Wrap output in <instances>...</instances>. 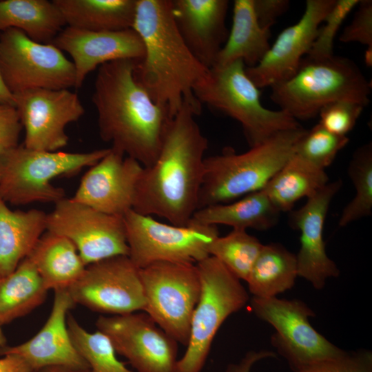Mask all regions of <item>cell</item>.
Instances as JSON below:
<instances>
[{
	"instance_id": "8992f818",
	"label": "cell",
	"mask_w": 372,
	"mask_h": 372,
	"mask_svg": "<svg viewBox=\"0 0 372 372\" xmlns=\"http://www.w3.org/2000/svg\"><path fill=\"white\" fill-rule=\"evenodd\" d=\"M242 61L209 69L207 78L194 91L200 103L235 119L242 126L250 147L282 131L301 125L281 110L261 103L260 89L251 81Z\"/></svg>"
},
{
	"instance_id": "ac0fdd59",
	"label": "cell",
	"mask_w": 372,
	"mask_h": 372,
	"mask_svg": "<svg viewBox=\"0 0 372 372\" xmlns=\"http://www.w3.org/2000/svg\"><path fill=\"white\" fill-rule=\"evenodd\" d=\"M143 168L135 159L110 147L90 167L71 198L101 212L123 216L132 209Z\"/></svg>"
},
{
	"instance_id": "7bdbcfd3",
	"label": "cell",
	"mask_w": 372,
	"mask_h": 372,
	"mask_svg": "<svg viewBox=\"0 0 372 372\" xmlns=\"http://www.w3.org/2000/svg\"><path fill=\"white\" fill-rule=\"evenodd\" d=\"M0 372L33 371L21 357L14 354H6L0 358Z\"/></svg>"
},
{
	"instance_id": "8d00e7d4",
	"label": "cell",
	"mask_w": 372,
	"mask_h": 372,
	"mask_svg": "<svg viewBox=\"0 0 372 372\" xmlns=\"http://www.w3.org/2000/svg\"><path fill=\"white\" fill-rule=\"evenodd\" d=\"M364 107L348 101L332 102L320 110L318 123L331 133L347 136L355 125Z\"/></svg>"
},
{
	"instance_id": "e0dca14e",
	"label": "cell",
	"mask_w": 372,
	"mask_h": 372,
	"mask_svg": "<svg viewBox=\"0 0 372 372\" xmlns=\"http://www.w3.org/2000/svg\"><path fill=\"white\" fill-rule=\"evenodd\" d=\"M335 0H307L304 11L296 23L285 28L262 60L245 68L257 87H272L291 78L308 54L324 19Z\"/></svg>"
},
{
	"instance_id": "2e32d148",
	"label": "cell",
	"mask_w": 372,
	"mask_h": 372,
	"mask_svg": "<svg viewBox=\"0 0 372 372\" xmlns=\"http://www.w3.org/2000/svg\"><path fill=\"white\" fill-rule=\"evenodd\" d=\"M13 97L25 129L23 145L31 149L55 152L65 147L66 126L85 114L79 96L68 89H33Z\"/></svg>"
},
{
	"instance_id": "5bb4252c",
	"label": "cell",
	"mask_w": 372,
	"mask_h": 372,
	"mask_svg": "<svg viewBox=\"0 0 372 372\" xmlns=\"http://www.w3.org/2000/svg\"><path fill=\"white\" fill-rule=\"evenodd\" d=\"M68 291L75 304L110 316L143 311L145 307L140 269L128 256L86 266Z\"/></svg>"
},
{
	"instance_id": "7dc6e473",
	"label": "cell",
	"mask_w": 372,
	"mask_h": 372,
	"mask_svg": "<svg viewBox=\"0 0 372 372\" xmlns=\"http://www.w3.org/2000/svg\"><path fill=\"white\" fill-rule=\"evenodd\" d=\"M364 61L368 67L372 65V48H366L364 53Z\"/></svg>"
},
{
	"instance_id": "5b68a950",
	"label": "cell",
	"mask_w": 372,
	"mask_h": 372,
	"mask_svg": "<svg viewBox=\"0 0 372 372\" xmlns=\"http://www.w3.org/2000/svg\"><path fill=\"white\" fill-rule=\"evenodd\" d=\"M271 90V101L298 121L317 116L324 106L334 101H348L366 106L371 84L348 58L304 56L291 78Z\"/></svg>"
},
{
	"instance_id": "7a4b0ae2",
	"label": "cell",
	"mask_w": 372,
	"mask_h": 372,
	"mask_svg": "<svg viewBox=\"0 0 372 372\" xmlns=\"http://www.w3.org/2000/svg\"><path fill=\"white\" fill-rule=\"evenodd\" d=\"M136 62L121 59L101 65L92 101L97 112L101 139L148 167L159 154L173 117L152 100L137 81Z\"/></svg>"
},
{
	"instance_id": "4dcf8cb0",
	"label": "cell",
	"mask_w": 372,
	"mask_h": 372,
	"mask_svg": "<svg viewBox=\"0 0 372 372\" xmlns=\"http://www.w3.org/2000/svg\"><path fill=\"white\" fill-rule=\"evenodd\" d=\"M298 276L294 254L279 243L263 245L246 282L254 297H276L291 289Z\"/></svg>"
},
{
	"instance_id": "e575fe53",
	"label": "cell",
	"mask_w": 372,
	"mask_h": 372,
	"mask_svg": "<svg viewBox=\"0 0 372 372\" xmlns=\"http://www.w3.org/2000/svg\"><path fill=\"white\" fill-rule=\"evenodd\" d=\"M349 141L347 136L331 133L317 123L311 129L307 130L297 144L295 154L325 170Z\"/></svg>"
},
{
	"instance_id": "f546056e",
	"label": "cell",
	"mask_w": 372,
	"mask_h": 372,
	"mask_svg": "<svg viewBox=\"0 0 372 372\" xmlns=\"http://www.w3.org/2000/svg\"><path fill=\"white\" fill-rule=\"evenodd\" d=\"M48 289L30 259H23L7 276L0 278V324L24 316L45 300Z\"/></svg>"
},
{
	"instance_id": "603a6c76",
	"label": "cell",
	"mask_w": 372,
	"mask_h": 372,
	"mask_svg": "<svg viewBox=\"0 0 372 372\" xmlns=\"http://www.w3.org/2000/svg\"><path fill=\"white\" fill-rule=\"evenodd\" d=\"M46 216L36 209L12 211L0 197V278L32 252L46 230Z\"/></svg>"
},
{
	"instance_id": "7c38bea8",
	"label": "cell",
	"mask_w": 372,
	"mask_h": 372,
	"mask_svg": "<svg viewBox=\"0 0 372 372\" xmlns=\"http://www.w3.org/2000/svg\"><path fill=\"white\" fill-rule=\"evenodd\" d=\"M250 307L258 318L275 329L270 342L293 372L345 351L311 326L309 318L315 313L300 300L253 296Z\"/></svg>"
},
{
	"instance_id": "6da1fadb",
	"label": "cell",
	"mask_w": 372,
	"mask_h": 372,
	"mask_svg": "<svg viewBox=\"0 0 372 372\" xmlns=\"http://www.w3.org/2000/svg\"><path fill=\"white\" fill-rule=\"evenodd\" d=\"M200 114L184 102L172 118L155 162L143 167L132 209L186 225L198 209L208 140L196 121Z\"/></svg>"
},
{
	"instance_id": "9c48e42d",
	"label": "cell",
	"mask_w": 372,
	"mask_h": 372,
	"mask_svg": "<svg viewBox=\"0 0 372 372\" xmlns=\"http://www.w3.org/2000/svg\"><path fill=\"white\" fill-rule=\"evenodd\" d=\"M123 218L128 256L139 269L163 261L196 264L209 256V247L219 236L217 226L192 220L186 225L167 224L133 209Z\"/></svg>"
},
{
	"instance_id": "ba28073f",
	"label": "cell",
	"mask_w": 372,
	"mask_h": 372,
	"mask_svg": "<svg viewBox=\"0 0 372 372\" xmlns=\"http://www.w3.org/2000/svg\"><path fill=\"white\" fill-rule=\"evenodd\" d=\"M196 265L200 295L192 314L187 349L175 372H201L220 327L249 300L240 280L215 257L209 256Z\"/></svg>"
},
{
	"instance_id": "ab89813d",
	"label": "cell",
	"mask_w": 372,
	"mask_h": 372,
	"mask_svg": "<svg viewBox=\"0 0 372 372\" xmlns=\"http://www.w3.org/2000/svg\"><path fill=\"white\" fill-rule=\"evenodd\" d=\"M22 125L14 105L0 104V160L19 145Z\"/></svg>"
},
{
	"instance_id": "d6986e66",
	"label": "cell",
	"mask_w": 372,
	"mask_h": 372,
	"mask_svg": "<svg viewBox=\"0 0 372 372\" xmlns=\"http://www.w3.org/2000/svg\"><path fill=\"white\" fill-rule=\"evenodd\" d=\"M342 185L341 180L328 183L290 215V224L300 231V247L296 255L298 276L318 290L324 287L329 278L340 275L337 265L327 254L323 227L331 202Z\"/></svg>"
},
{
	"instance_id": "8fae6325",
	"label": "cell",
	"mask_w": 372,
	"mask_h": 372,
	"mask_svg": "<svg viewBox=\"0 0 372 372\" xmlns=\"http://www.w3.org/2000/svg\"><path fill=\"white\" fill-rule=\"evenodd\" d=\"M0 74L12 95L33 89H68L76 83L73 63L61 50L14 28L0 32Z\"/></svg>"
},
{
	"instance_id": "7402d4cb",
	"label": "cell",
	"mask_w": 372,
	"mask_h": 372,
	"mask_svg": "<svg viewBox=\"0 0 372 372\" xmlns=\"http://www.w3.org/2000/svg\"><path fill=\"white\" fill-rule=\"evenodd\" d=\"M173 17L186 45L197 59L211 68L229 34L227 0H172Z\"/></svg>"
},
{
	"instance_id": "bcb514c9",
	"label": "cell",
	"mask_w": 372,
	"mask_h": 372,
	"mask_svg": "<svg viewBox=\"0 0 372 372\" xmlns=\"http://www.w3.org/2000/svg\"><path fill=\"white\" fill-rule=\"evenodd\" d=\"M7 347V340L2 329V325L0 324V355Z\"/></svg>"
},
{
	"instance_id": "4316f807",
	"label": "cell",
	"mask_w": 372,
	"mask_h": 372,
	"mask_svg": "<svg viewBox=\"0 0 372 372\" xmlns=\"http://www.w3.org/2000/svg\"><path fill=\"white\" fill-rule=\"evenodd\" d=\"M280 215L262 189L228 203L199 209L191 220L207 225H225L233 229L265 231L278 223Z\"/></svg>"
},
{
	"instance_id": "d590c367",
	"label": "cell",
	"mask_w": 372,
	"mask_h": 372,
	"mask_svg": "<svg viewBox=\"0 0 372 372\" xmlns=\"http://www.w3.org/2000/svg\"><path fill=\"white\" fill-rule=\"evenodd\" d=\"M360 0H335L320 25L311 48L305 56L312 59H326L333 56V41L349 14Z\"/></svg>"
},
{
	"instance_id": "cb8c5ba5",
	"label": "cell",
	"mask_w": 372,
	"mask_h": 372,
	"mask_svg": "<svg viewBox=\"0 0 372 372\" xmlns=\"http://www.w3.org/2000/svg\"><path fill=\"white\" fill-rule=\"evenodd\" d=\"M270 37L271 29L262 28L258 22L254 0H235L231 28L213 67L238 60L247 68L256 65L269 49Z\"/></svg>"
},
{
	"instance_id": "1f68e13d",
	"label": "cell",
	"mask_w": 372,
	"mask_h": 372,
	"mask_svg": "<svg viewBox=\"0 0 372 372\" xmlns=\"http://www.w3.org/2000/svg\"><path fill=\"white\" fill-rule=\"evenodd\" d=\"M68 329L76 349L86 362L89 372H134L116 357L110 339L101 331L89 332L72 316H68Z\"/></svg>"
},
{
	"instance_id": "836d02e7",
	"label": "cell",
	"mask_w": 372,
	"mask_h": 372,
	"mask_svg": "<svg viewBox=\"0 0 372 372\" xmlns=\"http://www.w3.org/2000/svg\"><path fill=\"white\" fill-rule=\"evenodd\" d=\"M348 174L355 189V197L343 209L338 225L344 227L372 213V143H366L353 152Z\"/></svg>"
},
{
	"instance_id": "44dd1931",
	"label": "cell",
	"mask_w": 372,
	"mask_h": 372,
	"mask_svg": "<svg viewBox=\"0 0 372 372\" xmlns=\"http://www.w3.org/2000/svg\"><path fill=\"white\" fill-rule=\"evenodd\" d=\"M74 305L68 289L54 291L50 314L40 331L22 344L7 347L1 355L21 357L33 372L52 366L89 370L74 346L68 329V316Z\"/></svg>"
},
{
	"instance_id": "277c9868",
	"label": "cell",
	"mask_w": 372,
	"mask_h": 372,
	"mask_svg": "<svg viewBox=\"0 0 372 372\" xmlns=\"http://www.w3.org/2000/svg\"><path fill=\"white\" fill-rule=\"evenodd\" d=\"M306 131L302 126L282 131L247 152L236 153L227 147L205 158L198 209L228 203L263 189L294 154Z\"/></svg>"
},
{
	"instance_id": "ee69618b",
	"label": "cell",
	"mask_w": 372,
	"mask_h": 372,
	"mask_svg": "<svg viewBox=\"0 0 372 372\" xmlns=\"http://www.w3.org/2000/svg\"><path fill=\"white\" fill-rule=\"evenodd\" d=\"M0 104L14 105V97L5 85L0 74Z\"/></svg>"
},
{
	"instance_id": "f35d334b",
	"label": "cell",
	"mask_w": 372,
	"mask_h": 372,
	"mask_svg": "<svg viewBox=\"0 0 372 372\" xmlns=\"http://www.w3.org/2000/svg\"><path fill=\"white\" fill-rule=\"evenodd\" d=\"M351 21L339 37L342 43L357 42L372 48V1L360 0Z\"/></svg>"
},
{
	"instance_id": "60d3db41",
	"label": "cell",
	"mask_w": 372,
	"mask_h": 372,
	"mask_svg": "<svg viewBox=\"0 0 372 372\" xmlns=\"http://www.w3.org/2000/svg\"><path fill=\"white\" fill-rule=\"evenodd\" d=\"M288 0H254V7L259 25L271 29L276 21L289 8Z\"/></svg>"
},
{
	"instance_id": "d6a6232c",
	"label": "cell",
	"mask_w": 372,
	"mask_h": 372,
	"mask_svg": "<svg viewBox=\"0 0 372 372\" xmlns=\"http://www.w3.org/2000/svg\"><path fill=\"white\" fill-rule=\"evenodd\" d=\"M263 245L247 230L233 229L218 236L209 249V256L220 261L238 279L246 281Z\"/></svg>"
},
{
	"instance_id": "83f0119b",
	"label": "cell",
	"mask_w": 372,
	"mask_h": 372,
	"mask_svg": "<svg viewBox=\"0 0 372 372\" xmlns=\"http://www.w3.org/2000/svg\"><path fill=\"white\" fill-rule=\"evenodd\" d=\"M64 25L52 1L0 0V32L14 28L36 42L51 43Z\"/></svg>"
},
{
	"instance_id": "3957f363",
	"label": "cell",
	"mask_w": 372,
	"mask_h": 372,
	"mask_svg": "<svg viewBox=\"0 0 372 372\" xmlns=\"http://www.w3.org/2000/svg\"><path fill=\"white\" fill-rule=\"evenodd\" d=\"M132 28L145 48L136 62L134 75L152 100L174 117L184 102L200 113L196 87L209 69L192 54L180 35L172 13V0H136Z\"/></svg>"
},
{
	"instance_id": "484cf974",
	"label": "cell",
	"mask_w": 372,
	"mask_h": 372,
	"mask_svg": "<svg viewBox=\"0 0 372 372\" xmlns=\"http://www.w3.org/2000/svg\"><path fill=\"white\" fill-rule=\"evenodd\" d=\"M68 27L92 32L132 28L136 0H53Z\"/></svg>"
},
{
	"instance_id": "ffe728a7",
	"label": "cell",
	"mask_w": 372,
	"mask_h": 372,
	"mask_svg": "<svg viewBox=\"0 0 372 372\" xmlns=\"http://www.w3.org/2000/svg\"><path fill=\"white\" fill-rule=\"evenodd\" d=\"M51 43L72 57L76 73L75 87L77 88L97 67L121 59L140 61L145 55L143 43L133 28L92 32L68 26Z\"/></svg>"
},
{
	"instance_id": "9a60e30c",
	"label": "cell",
	"mask_w": 372,
	"mask_h": 372,
	"mask_svg": "<svg viewBox=\"0 0 372 372\" xmlns=\"http://www.w3.org/2000/svg\"><path fill=\"white\" fill-rule=\"evenodd\" d=\"M96 327L136 372H175L178 342L145 312L101 316Z\"/></svg>"
},
{
	"instance_id": "30bf717a",
	"label": "cell",
	"mask_w": 372,
	"mask_h": 372,
	"mask_svg": "<svg viewBox=\"0 0 372 372\" xmlns=\"http://www.w3.org/2000/svg\"><path fill=\"white\" fill-rule=\"evenodd\" d=\"M145 312L178 343L187 345L201 284L196 264L156 262L140 269Z\"/></svg>"
},
{
	"instance_id": "b9f144b4",
	"label": "cell",
	"mask_w": 372,
	"mask_h": 372,
	"mask_svg": "<svg viewBox=\"0 0 372 372\" xmlns=\"http://www.w3.org/2000/svg\"><path fill=\"white\" fill-rule=\"evenodd\" d=\"M277 353L269 350H251L247 351L238 362L228 364L225 372H251L257 362L267 358H274Z\"/></svg>"
},
{
	"instance_id": "d4e9b609",
	"label": "cell",
	"mask_w": 372,
	"mask_h": 372,
	"mask_svg": "<svg viewBox=\"0 0 372 372\" xmlns=\"http://www.w3.org/2000/svg\"><path fill=\"white\" fill-rule=\"evenodd\" d=\"M28 257L48 291L68 289L86 267L70 240L48 231L43 234Z\"/></svg>"
},
{
	"instance_id": "f6af8a7d",
	"label": "cell",
	"mask_w": 372,
	"mask_h": 372,
	"mask_svg": "<svg viewBox=\"0 0 372 372\" xmlns=\"http://www.w3.org/2000/svg\"><path fill=\"white\" fill-rule=\"evenodd\" d=\"M37 372H89V370L76 369L61 366H52L41 369Z\"/></svg>"
},
{
	"instance_id": "52a82bcc",
	"label": "cell",
	"mask_w": 372,
	"mask_h": 372,
	"mask_svg": "<svg viewBox=\"0 0 372 372\" xmlns=\"http://www.w3.org/2000/svg\"><path fill=\"white\" fill-rule=\"evenodd\" d=\"M109 151L110 148L87 152H50L18 145L0 160V197L13 205L55 204L65 198V194L51 180L94 165Z\"/></svg>"
},
{
	"instance_id": "74e56055",
	"label": "cell",
	"mask_w": 372,
	"mask_h": 372,
	"mask_svg": "<svg viewBox=\"0 0 372 372\" xmlns=\"http://www.w3.org/2000/svg\"><path fill=\"white\" fill-rule=\"evenodd\" d=\"M297 372H372V353L366 349L342 354L312 363Z\"/></svg>"
},
{
	"instance_id": "f1b7e54d",
	"label": "cell",
	"mask_w": 372,
	"mask_h": 372,
	"mask_svg": "<svg viewBox=\"0 0 372 372\" xmlns=\"http://www.w3.org/2000/svg\"><path fill=\"white\" fill-rule=\"evenodd\" d=\"M328 183L324 169L294 153L263 189L281 213L291 211L298 200L313 196Z\"/></svg>"
},
{
	"instance_id": "4fadbf2b",
	"label": "cell",
	"mask_w": 372,
	"mask_h": 372,
	"mask_svg": "<svg viewBox=\"0 0 372 372\" xmlns=\"http://www.w3.org/2000/svg\"><path fill=\"white\" fill-rule=\"evenodd\" d=\"M46 231L70 240L86 266L129 254L123 216L101 212L71 198L57 202L47 213Z\"/></svg>"
}]
</instances>
